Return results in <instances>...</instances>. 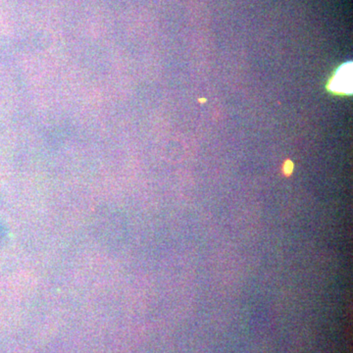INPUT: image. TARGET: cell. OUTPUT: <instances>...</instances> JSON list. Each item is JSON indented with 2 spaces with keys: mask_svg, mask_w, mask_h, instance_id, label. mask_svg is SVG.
Instances as JSON below:
<instances>
[{
  "mask_svg": "<svg viewBox=\"0 0 353 353\" xmlns=\"http://www.w3.org/2000/svg\"><path fill=\"white\" fill-rule=\"evenodd\" d=\"M292 170H294V164L292 162L287 161L284 165V173L285 175H290L292 173Z\"/></svg>",
  "mask_w": 353,
  "mask_h": 353,
  "instance_id": "cell-2",
  "label": "cell"
},
{
  "mask_svg": "<svg viewBox=\"0 0 353 353\" xmlns=\"http://www.w3.org/2000/svg\"><path fill=\"white\" fill-rule=\"evenodd\" d=\"M330 88L334 94H350L352 92V63L343 65L334 74L330 83Z\"/></svg>",
  "mask_w": 353,
  "mask_h": 353,
  "instance_id": "cell-1",
  "label": "cell"
}]
</instances>
